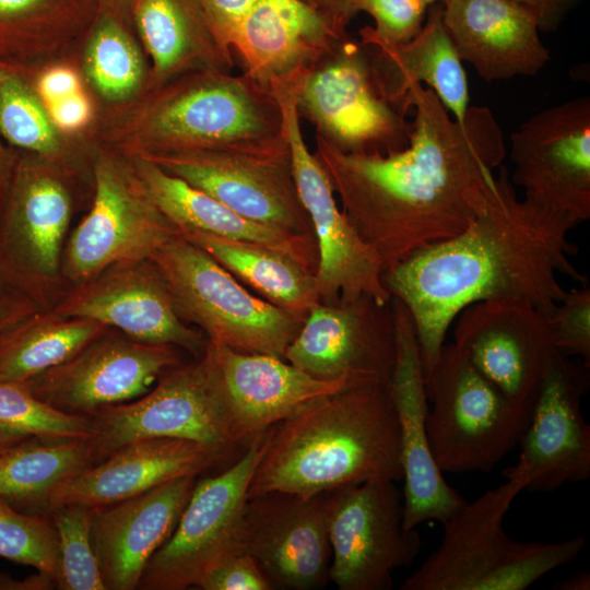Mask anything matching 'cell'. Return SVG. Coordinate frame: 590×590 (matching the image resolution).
Returning <instances> with one entry per match:
<instances>
[{
    "instance_id": "5b68a950",
    "label": "cell",
    "mask_w": 590,
    "mask_h": 590,
    "mask_svg": "<svg viewBox=\"0 0 590 590\" xmlns=\"http://www.w3.org/2000/svg\"><path fill=\"white\" fill-rule=\"evenodd\" d=\"M133 154L287 146L279 102L246 73L197 70L162 85L140 117Z\"/></svg>"
},
{
    "instance_id": "f5cc1de1",
    "label": "cell",
    "mask_w": 590,
    "mask_h": 590,
    "mask_svg": "<svg viewBox=\"0 0 590 590\" xmlns=\"http://www.w3.org/2000/svg\"><path fill=\"white\" fill-rule=\"evenodd\" d=\"M14 161L5 153L0 144V213L8 191Z\"/></svg>"
},
{
    "instance_id": "30bf717a",
    "label": "cell",
    "mask_w": 590,
    "mask_h": 590,
    "mask_svg": "<svg viewBox=\"0 0 590 590\" xmlns=\"http://www.w3.org/2000/svg\"><path fill=\"white\" fill-rule=\"evenodd\" d=\"M266 433L226 470L197 480L172 535L150 558L138 589H198L213 569L241 551L243 514Z\"/></svg>"
},
{
    "instance_id": "7a4b0ae2",
    "label": "cell",
    "mask_w": 590,
    "mask_h": 590,
    "mask_svg": "<svg viewBox=\"0 0 590 590\" xmlns=\"http://www.w3.org/2000/svg\"><path fill=\"white\" fill-rule=\"evenodd\" d=\"M577 225L519 199L507 169L500 166L484 206L469 226L385 271V286L412 318L424 375L437 362L449 328L468 306L521 300L548 316L567 291L559 275L587 284V276L570 261L578 248L568 235Z\"/></svg>"
},
{
    "instance_id": "6da1fadb",
    "label": "cell",
    "mask_w": 590,
    "mask_h": 590,
    "mask_svg": "<svg viewBox=\"0 0 590 590\" xmlns=\"http://www.w3.org/2000/svg\"><path fill=\"white\" fill-rule=\"evenodd\" d=\"M410 108L408 145L386 155L344 153L316 135L314 154L342 212L385 271L469 226L506 155L487 107L469 106L459 121L430 88L416 84L405 98Z\"/></svg>"
},
{
    "instance_id": "8d00e7d4",
    "label": "cell",
    "mask_w": 590,
    "mask_h": 590,
    "mask_svg": "<svg viewBox=\"0 0 590 590\" xmlns=\"http://www.w3.org/2000/svg\"><path fill=\"white\" fill-rule=\"evenodd\" d=\"M54 127L47 110L21 78L0 68V134L10 144L47 160L60 151Z\"/></svg>"
},
{
    "instance_id": "8fae6325",
    "label": "cell",
    "mask_w": 590,
    "mask_h": 590,
    "mask_svg": "<svg viewBox=\"0 0 590 590\" xmlns=\"http://www.w3.org/2000/svg\"><path fill=\"white\" fill-rule=\"evenodd\" d=\"M92 206L67 238L61 273L68 287L123 262L148 260L176 233L153 203L130 161L99 155Z\"/></svg>"
},
{
    "instance_id": "cb8c5ba5",
    "label": "cell",
    "mask_w": 590,
    "mask_h": 590,
    "mask_svg": "<svg viewBox=\"0 0 590 590\" xmlns=\"http://www.w3.org/2000/svg\"><path fill=\"white\" fill-rule=\"evenodd\" d=\"M396 362L390 392L401 444L403 529L411 531L425 521L444 522L465 500L445 481L432 455L426 430L428 401L412 318L393 298Z\"/></svg>"
},
{
    "instance_id": "5bb4252c",
    "label": "cell",
    "mask_w": 590,
    "mask_h": 590,
    "mask_svg": "<svg viewBox=\"0 0 590 590\" xmlns=\"http://www.w3.org/2000/svg\"><path fill=\"white\" fill-rule=\"evenodd\" d=\"M60 173L46 158L14 161L0 213L1 250L44 309L66 287L61 264L72 197Z\"/></svg>"
},
{
    "instance_id": "83f0119b",
    "label": "cell",
    "mask_w": 590,
    "mask_h": 590,
    "mask_svg": "<svg viewBox=\"0 0 590 590\" xmlns=\"http://www.w3.org/2000/svg\"><path fill=\"white\" fill-rule=\"evenodd\" d=\"M345 34L300 0H259L229 44L244 73L269 88L310 67Z\"/></svg>"
},
{
    "instance_id": "4316f807",
    "label": "cell",
    "mask_w": 590,
    "mask_h": 590,
    "mask_svg": "<svg viewBox=\"0 0 590 590\" xmlns=\"http://www.w3.org/2000/svg\"><path fill=\"white\" fill-rule=\"evenodd\" d=\"M441 4L459 58L482 79L534 75L550 61L534 16L515 0H445Z\"/></svg>"
},
{
    "instance_id": "7bdbcfd3",
    "label": "cell",
    "mask_w": 590,
    "mask_h": 590,
    "mask_svg": "<svg viewBox=\"0 0 590 590\" xmlns=\"http://www.w3.org/2000/svg\"><path fill=\"white\" fill-rule=\"evenodd\" d=\"M201 590H273L256 559L238 551L222 562L199 585Z\"/></svg>"
},
{
    "instance_id": "e0dca14e",
    "label": "cell",
    "mask_w": 590,
    "mask_h": 590,
    "mask_svg": "<svg viewBox=\"0 0 590 590\" xmlns=\"http://www.w3.org/2000/svg\"><path fill=\"white\" fill-rule=\"evenodd\" d=\"M233 444L245 448L258 435L315 400L365 385L315 378L283 358L236 351L208 341L202 353Z\"/></svg>"
},
{
    "instance_id": "d6986e66",
    "label": "cell",
    "mask_w": 590,
    "mask_h": 590,
    "mask_svg": "<svg viewBox=\"0 0 590 590\" xmlns=\"http://www.w3.org/2000/svg\"><path fill=\"white\" fill-rule=\"evenodd\" d=\"M64 318H85L133 340L167 344L200 357L208 340L181 319L150 259L114 264L68 287L50 307Z\"/></svg>"
},
{
    "instance_id": "4dcf8cb0",
    "label": "cell",
    "mask_w": 590,
    "mask_h": 590,
    "mask_svg": "<svg viewBox=\"0 0 590 590\" xmlns=\"http://www.w3.org/2000/svg\"><path fill=\"white\" fill-rule=\"evenodd\" d=\"M133 13L158 85L197 70L232 72L234 52L199 0H135Z\"/></svg>"
},
{
    "instance_id": "603a6c76",
    "label": "cell",
    "mask_w": 590,
    "mask_h": 590,
    "mask_svg": "<svg viewBox=\"0 0 590 590\" xmlns=\"http://www.w3.org/2000/svg\"><path fill=\"white\" fill-rule=\"evenodd\" d=\"M585 368L556 352L539 382L517 467L529 491H554L590 477V426L581 414Z\"/></svg>"
},
{
    "instance_id": "f6af8a7d",
    "label": "cell",
    "mask_w": 590,
    "mask_h": 590,
    "mask_svg": "<svg viewBox=\"0 0 590 590\" xmlns=\"http://www.w3.org/2000/svg\"><path fill=\"white\" fill-rule=\"evenodd\" d=\"M44 308L34 299L5 291H0V346L24 322Z\"/></svg>"
},
{
    "instance_id": "ee69618b",
    "label": "cell",
    "mask_w": 590,
    "mask_h": 590,
    "mask_svg": "<svg viewBox=\"0 0 590 590\" xmlns=\"http://www.w3.org/2000/svg\"><path fill=\"white\" fill-rule=\"evenodd\" d=\"M199 1L214 30L231 46L229 37L232 32L250 12V10L257 4L259 0Z\"/></svg>"
},
{
    "instance_id": "7dc6e473",
    "label": "cell",
    "mask_w": 590,
    "mask_h": 590,
    "mask_svg": "<svg viewBox=\"0 0 590 590\" xmlns=\"http://www.w3.org/2000/svg\"><path fill=\"white\" fill-rule=\"evenodd\" d=\"M37 91L46 104L70 96L80 92L81 88L79 78L72 70L57 67L45 71L39 76Z\"/></svg>"
},
{
    "instance_id": "836d02e7",
    "label": "cell",
    "mask_w": 590,
    "mask_h": 590,
    "mask_svg": "<svg viewBox=\"0 0 590 590\" xmlns=\"http://www.w3.org/2000/svg\"><path fill=\"white\" fill-rule=\"evenodd\" d=\"M109 328L85 318L43 309L0 346V381L24 384L79 353Z\"/></svg>"
},
{
    "instance_id": "ba28073f",
    "label": "cell",
    "mask_w": 590,
    "mask_h": 590,
    "mask_svg": "<svg viewBox=\"0 0 590 590\" xmlns=\"http://www.w3.org/2000/svg\"><path fill=\"white\" fill-rule=\"evenodd\" d=\"M299 119L349 154H389L408 145L406 113L377 88L364 45L347 34L294 76Z\"/></svg>"
},
{
    "instance_id": "11a10c76",
    "label": "cell",
    "mask_w": 590,
    "mask_h": 590,
    "mask_svg": "<svg viewBox=\"0 0 590 590\" xmlns=\"http://www.w3.org/2000/svg\"><path fill=\"white\" fill-rule=\"evenodd\" d=\"M31 438H35L23 433L10 429L0 425V452L24 442Z\"/></svg>"
},
{
    "instance_id": "bcb514c9",
    "label": "cell",
    "mask_w": 590,
    "mask_h": 590,
    "mask_svg": "<svg viewBox=\"0 0 590 590\" xmlns=\"http://www.w3.org/2000/svg\"><path fill=\"white\" fill-rule=\"evenodd\" d=\"M45 105L54 126L64 131H73L83 127L92 114L91 104L81 91Z\"/></svg>"
},
{
    "instance_id": "ffe728a7",
    "label": "cell",
    "mask_w": 590,
    "mask_h": 590,
    "mask_svg": "<svg viewBox=\"0 0 590 590\" xmlns=\"http://www.w3.org/2000/svg\"><path fill=\"white\" fill-rule=\"evenodd\" d=\"M329 494L273 491L247 499L240 548L256 559L273 589L312 590L330 580Z\"/></svg>"
},
{
    "instance_id": "44dd1931",
    "label": "cell",
    "mask_w": 590,
    "mask_h": 590,
    "mask_svg": "<svg viewBox=\"0 0 590 590\" xmlns=\"http://www.w3.org/2000/svg\"><path fill=\"white\" fill-rule=\"evenodd\" d=\"M390 304V303H389ZM368 297L318 303L284 353V359L323 380L390 385L396 362L393 310Z\"/></svg>"
},
{
    "instance_id": "2e32d148",
    "label": "cell",
    "mask_w": 590,
    "mask_h": 590,
    "mask_svg": "<svg viewBox=\"0 0 590 590\" xmlns=\"http://www.w3.org/2000/svg\"><path fill=\"white\" fill-rule=\"evenodd\" d=\"M511 182L577 224L590 217V98L547 108L510 137Z\"/></svg>"
},
{
    "instance_id": "f1b7e54d",
    "label": "cell",
    "mask_w": 590,
    "mask_h": 590,
    "mask_svg": "<svg viewBox=\"0 0 590 590\" xmlns=\"http://www.w3.org/2000/svg\"><path fill=\"white\" fill-rule=\"evenodd\" d=\"M420 33L401 45L363 44L382 97L405 109L410 88L425 83L453 118L463 121L469 108L465 70L442 20V4H430Z\"/></svg>"
},
{
    "instance_id": "ac0fdd59",
    "label": "cell",
    "mask_w": 590,
    "mask_h": 590,
    "mask_svg": "<svg viewBox=\"0 0 590 590\" xmlns=\"http://www.w3.org/2000/svg\"><path fill=\"white\" fill-rule=\"evenodd\" d=\"M179 350L109 330L68 361L22 385L59 411L90 415L146 393L164 371L181 363Z\"/></svg>"
},
{
    "instance_id": "f546056e",
    "label": "cell",
    "mask_w": 590,
    "mask_h": 590,
    "mask_svg": "<svg viewBox=\"0 0 590 590\" xmlns=\"http://www.w3.org/2000/svg\"><path fill=\"white\" fill-rule=\"evenodd\" d=\"M130 163L153 203L176 229L192 228L274 248L316 272L318 249L315 237L248 220L144 156L132 154Z\"/></svg>"
},
{
    "instance_id": "9c48e42d",
    "label": "cell",
    "mask_w": 590,
    "mask_h": 590,
    "mask_svg": "<svg viewBox=\"0 0 590 590\" xmlns=\"http://www.w3.org/2000/svg\"><path fill=\"white\" fill-rule=\"evenodd\" d=\"M269 88L281 107L293 176L318 248L315 278L320 303L338 305L368 297L381 306L389 304L392 296L384 283L380 258L339 210L326 170L305 143L294 78L275 81Z\"/></svg>"
},
{
    "instance_id": "4fadbf2b",
    "label": "cell",
    "mask_w": 590,
    "mask_h": 590,
    "mask_svg": "<svg viewBox=\"0 0 590 590\" xmlns=\"http://www.w3.org/2000/svg\"><path fill=\"white\" fill-rule=\"evenodd\" d=\"M87 438L94 463L119 447L144 438H179L217 449L236 450L222 415L209 369L202 356L164 371L143 396L101 408L87 415Z\"/></svg>"
},
{
    "instance_id": "9f6ffc18",
    "label": "cell",
    "mask_w": 590,
    "mask_h": 590,
    "mask_svg": "<svg viewBox=\"0 0 590 590\" xmlns=\"http://www.w3.org/2000/svg\"><path fill=\"white\" fill-rule=\"evenodd\" d=\"M108 1L111 2L115 5L129 4V3L134 4V2H135V0H108Z\"/></svg>"
},
{
    "instance_id": "8992f818",
    "label": "cell",
    "mask_w": 590,
    "mask_h": 590,
    "mask_svg": "<svg viewBox=\"0 0 590 590\" xmlns=\"http://www.w3.org/2000/svg\"><path fill=\"white\" fill-rule=\"evenodd\" d=\"M429 448L441 472H489L517 445L532 405L508 399L456 343L424 375Z\"/></svg>"
},
{
    "instance_id": "f907efd6",
    "label": "cell",
    "mask_w": 590,
    "mask_h": 590,
    "mask_svg": "<svg viewBox=\"0 0 590 590\" xmlns=\"http://www.w3.org/2000/svg\"><path fill=\"white\" fill-rule=\"evenodd\" d=\"M54 588H57L56 579L43 571L23 579H15L8 574L0 573V590H48Z\"/></svg>"
},
{
    "instance_id": "db71d44e",
    "label": "cell",
    "mask_w": 590,
    "mask_h": 590,
    "mask_svg": "<svg viewBox=\"0 0 590 590\" xmlns=\"http://www.w3.org/2000/svg\"><path fill=\"white\" fill-rule=\"evenodd\" d=\"M553 589L557 590H589L590 589V574L589 571H581L575 576L566 578L554 585Z\"/></svg>"
},
{
    "instance_id": "74e56055",
    "label": "cell",
    "mask_w": 590,
    "mask_h": 590,
    "mask_svg": "<svg viewBox=\"0 0 590 590\" xmlns=\"http://www.w3.org/2000/svg\"><path fill=\"white\" fill-rule=\"evenodd\" d=\"M92 507L63 505L50 510L57 533L62 590H106L91 539Z\"/></svg>"
},
{
    "instance_id": "681fc988",
    "label": "cell",
    "mask_w": 590,
    "mask_h": 590,
    "mask_svg": "<svg viewBox=\"0 0 590 590\" xmlns=\"http://www.w3.org/2000/svg\"><path fill=\"white\" fill-rule=\"evenodd\" d=\"M334 26L345 31L351 19L358 12V0H300Z\"/></svg>"
},
{
    "instance_id": "484cf974",
    "label": "cell",
    "mask_w": 590,
    "mask_h": 590,
    "mask_svg": "<svg viewBox=\"0 0 590 590\" xmlns=\"http://www.w3.org/2000/svg\"><path fill=\"white\" fill-rule=\"evenodd\" d=\"M224 458L222 451L192 440L138 439L64 482L48 499L46 514L63 505H109L175 479L199 476Z\"/></svg>"
},
{
    "instance_id": "3957f363",
    "label": "cell",
    "mask_w": 590,
    "mask_h": 590,
    "mask_svg": "<svg viewBox=\"0 0 590 590\" xmlns=\"http://www.w3.org/2000/svg\"><path fill=\"white\" fill-rule=\"evenodd\" d=\"M402 477L390 385L365 384L315 400L269 428L247 496L280 491L310 497Z\"/></svg>"
},
{
    "instance_id": "277c9868",
    "label": "cell",
    "mask_w": 590,
    "mask_h": 590,
    "mask_svg": "<svg viewBox=\"0 0 590 590\" xmlns=\"http://www.w3.org/2000/svg\"><path fill=\"white\" fill-rule=\"evenodd\" d=\"M506 481L465 504L445 520L439 546L401 585V590H524L547 573L571 562L585 547L578 535L559 542H521L503 522L527 487L511 467Z\"/></svg>"
},
{
    "instance_id": "d590c367",
    "label": "cell",
    "mask_w": 590,
    "mask_h": 590,
    "mask_svg": "<svg viewBox=\"0 0 590 590\" xmlns=\"http://www.w3.org/2000/svg\"><path fill=\"white\" fill-rule=\"evenodd\" d=\"M94 0H0V58L81 23Z\"/></svg>"
},
{
    "instance_id": "7c38bea8",
    "label": "cell",
    "mask_w": 590,
    "mask_h": 590,
    "mask_svg": "<svg viewBox=\"0 0 590 590\" xmlns=\"http://www.w3.org/2000/svg\"><path fill=\"white\" fill-rule=\"evenodd\" d=\"M330 580L339 590H389L392 573L421 551L418 532L403 529V495L394 481L371 480L330 492Z\"/></svg>"
},
{
    "instance_id": "52a82bcc",
    "label": "cell",
    "mask_w": 590,
    "mask_h": 590,
    "mask_svg": "<svg viewBox=\"0 0 590 590\" xmlns=\"http://www.w3.org/2000/svg\"><path fill=\"white\" fill-rule=\"evenodd\" d=\"M184 321L208 341L284 359L304 320L252 295L206 251L176 233L150 259Z\"/></svg>"
},
{
    "instance_id": "6f0895ef",
    "label": "cell",
    "mask_w": 590,
    "mask_h": 590,
    "mask_svg": "<svg viewBox=\"0 0 590 590\" xmlns=\"http://www.w3.org/2000/svg\"><path fill=\"white\" fill-rule=\"evenodd\" d=\"M427 5L435 4V3H442L445 0H422Z\"/></svg>"
},
{
    "instance_id": "60d3db41",
    "label": "cell",
    "mask_w": 590,
    "mask_h": 590,
    "mask_svg": "<svg viewBox=\"0 0 590 590\" xmlns=\"http://www.w3.org/2000/svg\"><path fill=\"white\" fill-rule=\"evenodd\" d=\"M427 4L422 0H358V12L365 11L375 27L359 31L362 44L401 45L414 38L424 25Z\"/></svg>"
},
{
    "instance_id": "d4e9b609",
    "label": "cell",
    "mask_w": 590,
    "mask_h": 590,
    "mask_svg": "<svg viewBox=\"0 0 590 590\" xmlns=\"http://www.w3.org/2000/svg\"><path fill=\"white\" fill-rule=\"evenodd\" d=\"M197 480L175 479L93 508L91 539L106 590L138 589L150 558L172 535Z\"/></svg>"
},
{
    "instance_id": "7402d4cb",
    "label": "cell",
    "mask_w": 590,
    "mask_h": 590,
    "mask_svg": "<svg viewBox=\"0 0 590 590\" xmlns=\"http://www.w3.org/2000/svg\"><path fill=\"white\" fill-rule=\"evenodd\" d=\"M456 321L453 343L477 370L508 399L531 406L557 352L547 315L526 302L497 299L468 306Z\"/></svg>"
},
{
    "instance_id": "d6a6232c",
    "label": "cell",
    "mask_w": 590,
    "mask_h": 590,
    "mask_svg": "<svg viewBox=\"0 0 590 590\" xmlns=\"http://www.w3.org/2000/svg\"><path fill=\"white\" fill-rule=\"evenodd\" d=\"M94 463L87 438H31L0 452V497L30 514H46L52 493Z\"/></svg>"
},
{
    "instance_id": "e575fe53",
    "label": "cell",
    "mask_w": 590,
    "mask_h": 590,
    "mask_svg": "<svg viewBox=\"0 0 590 590\" xmlns=\"http://www.w3.org/2000/svg\"><path fill=\"white\" fill-rule=\"evenodd\" d=\"M84 69L98 93L120 101L139 90L145 78L142 55L117 19L104 15L86 46Z\"/></svg>"
},
{
    "instance_id": "1f68e13d",
    "label": "cell",
    "mask_w": 590,
    "mask_h": 590,
    "mask_svg": "<svg viewBox=\"0 0 590 590\" xmlns=\"http://www.w3.org/2000/svg\"><path fill=\"white\" fill-rule=\"evenodd\" d=\"M185 239L206 251L263 299L305 320L320 303L315 273L291 256L267 246L178 228Z\"/></svg>"
},
{
    "instance_id": "f35d334b",
    "label": "cell",
    "mask_w": 590,
    "mask_h": 590,
    "mask_svg": "<svg viewBox=\"0 0 590 590\" xmlns=\"http://www.w3.org/2000/svg\"><path fill=\"white\" fill-rule=\"evenodd\" d=\"M0 558L34 567L57 582L59 552L50 517L21 511L0 497Z\"/></svg>"
},
{
    "instance_id": "9a60e30c",
    "label": "cell",
    "mask_w": 590,
    "mask_h": 590,
    "mask_svg": "<svg viewBox=\"0 0 590 590\" xmlns=\"http://www.w3.org/2000/svg\"><path fill=\"white\" fill-rule=\"evenodd\" d=\"M141 156L248 220L315 237L298 196L288 145L276 150H197Z\"/></svg>"
},
{
    "instance_id": "816d5d0a",
    "label": "cell",
    "mask_w": 590,
    "mask_h": 590,
    "mask_svg": "<svg viewBox=\"0 0 590 590\" xmlns=\"http://www.w3.org/2000/svg\"><path fill=\"white\" fill-rule=\"evenodd\" d=\"M0 291L25 295L36 302L30 288L8 263L0 247Z\"/></svg>"
},
{
    "instance_id": "b9f144b4",
    "label": "cell",
    "mask_w": 590,
    "mask_h": 590,
    "mask_svg": "<svg viewBox=\"0 0 590 590\" xmlns=\"http://www.w3.org/2000/svg\"><path fill=\"white\" fill-rule=\"evenodd\" d=\"M553 342L564 355L590 359V288L587 284L566 291L547 316Z\"/></svg>"
},
{
    "instance_id": "ab89813d",
    "label": "cell",
    "mask_w": 590,
    "mask_h": 590,
    "mask_svg": "<svg viewBox=\"0 0 590 590\" xmlns=\"http://www.w3.org/2000/svg\"><path fill=\"white\" fill-rule=\"evenodd\" d=\"M0 425L39 439L88 438L87 415L59 411L33 396L23 385L0 381Z\"/></svg>"
},
{
    "instance_id": "c3c4849f",
    "label": "cell",
    "mask_w": 590,
    "mask_h": 590,
    "mask_svg": "<svg viewBox=\"0 0 590 590\" xmlns=\"http://www.w3.org/2000/svg\"><path fill=\"white\" fill-rule=\"evenodd\" d=\"M535 19L540 31L554 32L578 0H515Z\"/></svg>"
}]
</instances>
